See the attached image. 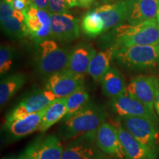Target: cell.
I'll return each instance as SVG.
<instances>
[{
    "instance_id": "484cf974",
    "label": "cell",
    "mask_w": 159,
    "mask_h": 159,
    "mask_svg": "<svg viewBox=\"0 0 159 159\" xmlns=\"http://www.w3.org/2000/svg\"><path fill=\"white\" fill-rule=\"evenodd\" d=\"M89 102H90L89 101V95L88 92L85 91L84 87L80 89L79 90L76 91L73 94L66 97L67 111L62 122L67 120L71 116H73L75 113L84 108Z\"/></svg>"
},
{
    "instance_id": "8992f818",
    "label": "cell",
    "mask_w": 159,
    "mask_h": 159,
    "mask_svg": "<svg viewBox=\"0 0 159 159\" xmlns=\"http://www.w3.org/2000/svg\"><path fill=\"white\" fill-rule=\"evenodd\" d=\"M56 99L57 97L47 89L33 91L26 95L14 108L7 113L5 116L4 127L7 126L17 119L39 112Z\"/></svg>"
},
{
    "instance_id": "d4e9b609",
    "label": "cell",
    "mask_w": 159,
    "mask_h": 159,
    "mask_svg": "<svg viewBox=\"0 0 159 159\" xmlns=\"http://www.w3.org/2000/svg\"><path fill=\"white\" fill-rule=\"evenodd\" d=\"M81 27L85 35L91 38L96 37L105 32L104 21L94 10L84 15Z\"/></svg>"
},
{
    "instance_id": "52a82bcc",
    "label": "cell",
    "mask_w": 159,
    "mask_h": 159,
    "mask_svg": "<svg viewBox=\"0 0 159 159\" xmlns=\"http://www.w3.org/2000/svg\"><path fill=\"white\" fill-rule=\"evenodd\" d=\"M97 130L69 140L63 150L62 159H104L96 140Z\"/></svg>"
},
{
    "instance_id": "5bb4252c",
    "label": "cell",
    "mask_w": 159,
    "mask_h": 159,
    "mask_svg": "<svg viewBox=\"0 0 159 159\" xmlns=\"http://www.w3.org/2000/svg\"><path fill=\"white\" fill-rule=\"evenodd\" d=\"M51 37L71 41L80 35L79 19L69 13H51Z\"/></svg>"
},
{
    "instance_id": "6da1fadb",
    "label": "cell",
    "mask_w": 159,
    "mask_h": 159,
    "mask_svg": "<svg viewBox=\"0 0 159 159\" xmlns=\"http://www.w3.org/2000/svg\"><path fill=\"white\" fill-rule=\"evenodd\" d=\"M107 112L102 106L89 102L84 108L62 122L58 128V136L63 140H71L87 133L92 132L105 122Z\"/></svg>"
},
{
    "instance_id": "603a6c76",
    "label": "cell",
    "mask_w": 159,
    "mask_h": 159,
    "mask_svg": "<svg viewBox=\"0 0 159 159\" xmlns=\"http://www.w3.org/2000/svg\"><path fill=\"white\" fill-rule=\"evenodd\" d=\"M66 97L57 98L47 107L39 130L44 133L60 120H63L66 114Z\"/></svg>"
},
{
    "instance_id": "277c9868",
    "label": "cell",
    "mask_w": 159,
    "mask_h": 159,
    "mask_svg": "<svg viewBox=\"0 0 159 159\" xmlns=\"http://www.w3.org/2000/svg\"><path fill=\"white\" fill-rule=\"evenodd\" d=\"M39 44V53L35 63L38 75L49 77L54 73L66 69L70 54L68 49L60 47L51 39H46Z\"/></svg>"
},
{
    "instance_id": "3957f363",
    "label": "cell",
    "mask_w": 159,
    "mask_h": 159,
    "mask_svg": "<svg viewBox=\"0 0 159 159\" xmlns=\"http://www.w3.org/2000/svg\"><path fill=\"white\" fill-rule=\"evenodd\" d=\"M114 59L124 68L134 71L159 70L158 45L119 47Z\"/></svg>"
},
{
    "instance_id": "74e56055",
    "label": "cell",
    "mask_w": 159,
    "mask_h": 159,
    "mask_svg": "<svg viewBox=\"0 0 159 159\" xmlns=\"http://www.w3.org/2000/svg\"><path fill=\"white\" fill-rule=\"evenodd\" d=\"M105 2H109V1H114V0H105Z\"/></svg>"
},
{
    "instance_id": "ab89813d",
    "label": "cell",
    "mask_w": 159,
    "mask_h": 159,
    "mask_svg": "<svg viewBox=\"0 0 159 159\" xmlns=\"http://www.w3.org/2000/svg\"><path fill=\"white\" fill-rule=\"evenodd\" d=\"M158 47H159V44H158Z\"/></svg>"
},
{
    "instance_id": "ba28073f",
    "label": "cell",
    "mask_w": 159,
    "mask_h": 159,
    "mask_svg": "<svg viewBox=\"0 0 159 159\" xmlns=\"http://www.w3.org/2000/svg\"><path fill=\"white\" fill-rule=\"evenodd\" d=\"M159 86V79L156 76L139 75L130 80L127 85V94L155 111V102Z\"/></svg>"
},
{
    "instance_id": "9c48e42d",
    "label": "cell",
    "mask_w": 159,
    "mask_h": 159,
    "mask_svg": "<svg viewBox=\"0 0 159 159\" xmlns=\"http://www.w3.org/2000/svg\"><path fill=\"white\" fill-rule=\"evenodd\" d=\"M83 85L84 75L75 74L65 69L47 77L45 89L51 91L57 98H61L69 96Z\"/></svg>"
},
{
    "instance_id": "836d02e7",
    "label": "cell",
    "mask_w": 159,
    "mask_h": 159,
    "mask_svg": "<svg viewBox=\"0 0 159 159\" xmlns=\"http://www.w3.org/2000/svg\"><path fill=\"white\" fill-rule=\"evenodd\" d=\"M18 159H30V158H27V157H26V156H25V155H24V154L22 153V154L21 155V156H19V158H18Z\"/></svg>"
},
{
    "instance_id": "44dd1931",
    "label": "cell",
    "mask_w": 159,
    "mask_h": 159,
    "mask_svg": "<svg viewBox=\"0 0 159 159\" xmlns=\"http://www.w3.org/2000/svg\"><path fill=\"white\" fill-rule=\"evenodd\" d=\"M102 92L111 99L127 94L124 75L116 67H111L100 80Z\"/></svg>"
},
{
    "instance_id": "f546056e",
    "label": "cell",
    "mask_w": 159,
    "mask_h": 159,
    "mask_svg": "<svg viewBox=\"0 0 159 159\" xmlns=\"http://www.w3.org/2000/svg\"><path fill=\"white\" fill-rule=\"evenodd\" d=\"M30 2L38 8L50 12L49 11L48 0H30Z\"/></svg>"
},
{
    "instance_id": "cb8c5ba5",
    "label": "cell",
    "mask_w": 159,
    "mask_h": 159,
    "mask_svg": "<svg viewBox=\"0 0 159 159\" xmlns=\"http://www.w3.org/2000/svg\"><path fill=\"white\" fill-rule=\"evenodd\" d=\"M26 77L22 73L5 77L0 83V105L3 107L25 85Z\"/></svg>"
},
{
    "instance_id": "4316f807",
    "label": "cell",
    "mask_w": 159,
    "mask_h": 159,
    "mask_svg": "<svg viewBox=\"0 0 159 159\" xmlns=\"http://www.w3.org/2000/svg\"><path fill=\"white\" fill-rule=\"evenodd\" d=\"M15 49L10 45L3 44L0 48V74L1 76L11 70L15 57Z\"/></svg>"
},
{
    "instance_id": "83f0119b",
    "label": "cell",
    "mask_w": 159,
    "mask_h": 159,
    "mask_svg": "<svg viewBox=\"0 0 159 159\" xmlns=\"http://www.w3.org/2000/svg\"><path fill=\"white\" fill-rule=\"evenodd\" d=\"M48 2L51 13H67L70 8L66 0H48Z\"/></svg>"
},
{
    "instance_id": "7402d4cb",
    "label": "cell",
    "mask_w": 159,
    "mask_h": 159,
    "mask_svg": "<svg viewBox=\"0 0 159 159\" xmlns=\"http://www.w3.org/2000/svg\"><path fill=\"white\" fill-rule=\"evenodd\" d=\"M118 47L112 45L105 50L96 53L91 60L88 69V74L96 82H100L103 76L111 68V63L114 59Z\"/></svg>"
},
{
    "instance_id": "8d00e7d4",
    "label": "cell",
    "mask_w": 159,
    "mask_h": 159,
    "mask_svg": "<svg viewBox=\"0 0 159 159\" xmlns=\"http://www.w3.org/2000/svg\"><path fill=\"white\" fill-rule=\"evenodd\" d=\"M3 159H17V158H14V157H7V158H5Z\"/></svg>"
},
{
    "instance_id": "d6986e66",
    "label": "cell",
    "mask_w": 159,
    "mask_h": 159,
    "mask_svg": "<svg viewBox=\"0 0 159 159\" xmlns=\"http://www.w3.org/2000/svg\"><path fill=\"white\" fill-rule=\"evenodd\" d=\"M128 9L127 0H121L115 3L101 5L94 10L102 18L105 31H108L126 21Z\"/></svg>"
},
{
    "instance_id": "4dcf8cb0",
    "label": "cell",
    "mask_w": 159,
    "mask_h": 159,
    "mask_svg": "<svg viewBox=\"0 0 159 159\" xmlns=\"http://www.w3.org/2000/svg\"><path fill=\"white\" fill-rule=\"evenodd\" d=\"M94 1H96V0H78L80 6L83 7H89Z\"/></svg>"
},
{
    "instance_id": "7c38bea8",
    "label": "cell",
    "mask_w": 159,
    "mask_h": 159,
    "mask_svg": "<svg viewBox=\"0 0 159 159\" xmlns=\"http://www.w3.org/2000/svg\"><path fill=\"white\" fill-rule=\"evenodd\" d=\"M64 148L55 135L40 136L25 149L23 154L30 159H62Z\"/></svg>"
},
{
    "instance_id": "e575fe53",
    "label": "cell",
    "mask_w": 159,
    "mask_h": 159,
    "mask_svg": "<svg viewBox=\"0 0 159 159\" xmlns=\"http://www.w3.org/2000/svg\"><path fill=\"white\" fill-rule=\"evenodd\" d=\"M3 1H5V2H7V4H9V5H11V2H12V1H13V0H3Z\"/></svg>"
},
{
    "instance_id": "f35d334b",
    "label": "cell",
    "mask_w": 159,
    "mask_h": 159,
    "mask_svg": "<svg viewBox=\"0 0 159 159\" xmlns=\"http://www.w3.org/2000/svg\"><path fill=\"white\" fill-rule=\"evenodd\" d=\"M104 159H110V158H106V157H105V158Z\"/></svg>"
},
{
    "instance_id": "d6a6232c",
    "label": "cell",
    "mask_w": 159,
    "mask_h": 159,
    "mask_svg": "<svg viewBox=\"0 0 159 159\" xmlns=\"http://www.w3.org/2000/svg\"><path fill=\"white\" fill-rule=\"evenodd\" d=\"M155 111H156L157 115H158V116L159 117V86L158 93H157L156 102H155Z\"/></svg>"
},
{
    "instance_id": "9a60e30c",
    "label": "cell",
    "mask_w": 159,
    "mask_h": 159,
    "mask_svg": "<svg viewBox=\"0 0 159 159\" xmlns=\"http://www.w3.org/2000/svg\"><path fill=\"white\" fill-rule=\"evenodd\" d=\"M96 140L99 148L103 153L115 158L125 159L124 150L115 125L103 122L97 128Z\"/></svg>"
},
{
    "instance_id": "ffe728a7",
    "label": "cell",
    "mask_w": 159,
    "mask_h": 159,
    "mask_svg": "<svg viewBox=\"0 0 159 159\" xmlns=\"http://www.w3.org/2000/svg\"><path fill=\"white\" fill-rule=\"evenodd\" d=\"M96 54L94 47L89 43H80L70 52L66 69L77 75H85Z\"/></svg>"
},
{
    "instance_id": "4fadbf2b",
    "label": "cell",
    "mask_w": 159,
    "mask_h": 159,
    "mask_svg": "<svg viewBox=\"0 0 159 159\" xmlns=\"http://www.w3.org/2000/svg\"><path fill=\"white\" fill-rule=\"evenodd\" d=\"M29 35L39 43L51 36L50 12L38 8L31 3L25 13Z\"/></svg>"
},
{
    "instance_id": "ac0fdd59",
    "label": "cell",
    "mask_w": 159,
    "mask_h": 159,
    "mask_svg": "<svg viewBox=\"0 0 159 159\" xmlns=\"http://www.w3.org/2000/svg\"><path fill=\"white\" fill-rule=\"evenodd\" d=\"M128 24H136L156 19L159 8V0H127Z\"/></svg>"
},
{
    "instance_id": "8fae6325",
    "label": "cell",
    "mask_w": 159,
    "mask_h": 159,
    "mask_svg": "<svg viewBox=\"0 0 159 159\" xmlns=\"http://www.w3.org/2000/svg\"><path fill=\"white\" fill-rule=\"evenodd\" d=\"M0 20L4 33L11 39H21L29 35L25 13L3 0L0 2Z\"/></svg>"
},
{
    "instance_id": "30bf717a",
    "label": "cell",
    "mask_w": 159,
    "mask_h": 159,
    "mask_svg": "<svg viewBox=\"0 0 159 159\" xmlns=\"http://www.w3.org/2000/svg\"><path fill=\"white\" fill-rule=\"evenodd\" d=\"M110 108L115 114L122 117H142L158 125L159 119L156 112L150 111L144 104L125 94L111 99Z\"/></svg>"
},
{
    "instance_id": "d590c367",
    "label": "cell",
    "mask_w": 159,
    "mask_h": 159,
    "mask_svg": "<svg viewBox=\"0 0 159 159\" xmlns=\"http://www.w3.org/2000/svg\"><path fill=\"white\" fill-rule=\"evenodd\" d=\"M156 19H157V20H158V22L159 23V8H158V13H157Z\"/></svg>"
},
{
    "instance_id": "1f68e13d",
    "label": "cell",
    "mask_w": 159,
    "mask_h": 159,
    "mask_svg": "<svg viewBox=\"0 0 159 159\" xmlns=\"http://www.w3.org/2000/svg\"><path fill=\"white\" fill-rule=\"evenodd\" d=\"M67 4H68L69 7H78L80 6L78 0H66Z\"/></svg>"
},
{
    "instance_id": "e0dca14e",
    "label": "cell",
    "mask_w": 159,
    "mask_h": 159,
    "mask_svg": "<svg viewBox=\"0 0 159 159\" xmlns=\"http://www.w3.org/2000/svg\"><path fill=\"white\" fill-rule=\"evenodd\" d=\"M46 109L47 107L39 112L17 119L7 126L4 127L8 136L13 140H18L39 130Z\"/></svg>"
},
{
    "instance_id": "7a4b0ae2",
    "label": "cell",
    "mask_w": 159,
    "mask_h": 159,
    "mask_svg": "<svg viewBox=\"0 0 159 159\" xmlns=\"http://www.w3.org/2000/svg\"><path fill=\"white\" fill-rule=\"evenodd\" d=\"M114 46L119 47L130 46L159 44V23L152 19L136 24H122L114 28L111 33Z\"/></svg>"
},
{
    "instance_id": "5b68a950",
    "label": "cell",
    "mask_w": 159,
    "mask_h": 159,
    "mask_svg": "<svg viewBox=\"0 0 159 159\" xmlns=\"http://www.w3.org/2000/svg\"><path fill=\"white\" fill-rule=\"evenodd\" d=\"M119 122L127 130L158 156L159 152V128L157 123L142 117H122Z\"/></svg>"
},
{
    "instance_id": "2e32d148",
    "label": "cell",
    "mask_w": 159,
    "mask_h": 159,
    "mask_svg": "<svg viewBox=\"0 0 159 159\" xmlns=\"http://www.w3.org/2000/svg\"><path fill=\"white\" fill-rule=\"evenodd\" d=\"M122 144L125 159H156L157 156L135 139V137L118 122L115 125Z\"/></svg>"
},
{
    "instance_id": "f1b7e54d",
    "label": "cell",
    "mask_w": 159,
    "mask_h": 159,
    "mask_svg": "<svg viewBox=\"0 0 159 159\" xmlns=\"http://www.w3.org/2000/svg\"><path fill=\"white\" fill-rule=\"evenodd\" d=\"M31 3L30 0H13L11 5L15 10L25 13Z\"/></svg>"
}]
</instances>
